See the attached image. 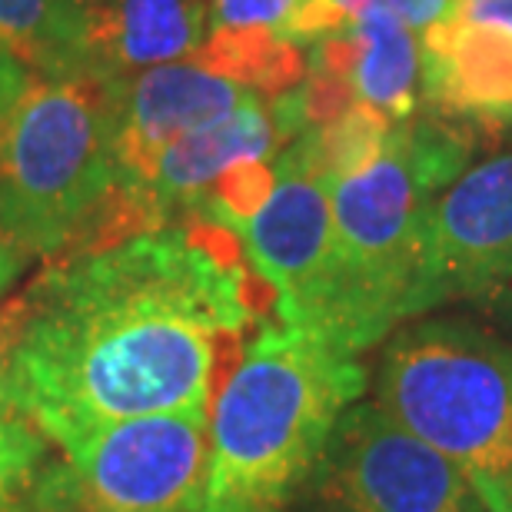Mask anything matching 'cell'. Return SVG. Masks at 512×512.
<instances>
[{
  "label": "cell",
  "mask_w": 512,
  "mask_h": 512,
  "mask_svg": "<svg viewBox=\"0 0 512 512\" xmlns=\"http://www.w3.org/2000/svg\"><path fill=\"white\" fill-rule=\"evenodd\" d=\"M310 64L340 74L356 100L393 120L419 117L426 110V54L419 30L393 14H366L333 37L316 40Z\"/></svg>",
  "instance_id": "obj_12"
},
{
  "label": "cell",
  "mask_w": 512,
  "mask_h": 512,
  "mask_svg": "<svg viewBox=\"0 0 512 512\" xmlns=\"http://www.w3.org/2000/svg\"><path fill=\"white\" fill-rule=\"evenodd\" d=\"M456 0H306L280 30L290 44H316L323 37L340 34L366 14H393L403 24L423 34L426 27L449 17Z\"/></svg>",
  "instance_id": "obj_16"
},
{
  "label": "cell",
  "mask_w": 512,
  "mask_h": 512,
  "mask_svg": "<svg viewBox=\"0 0 512 512\" xmlns=\"http://www.w3.org/2000/svg\"><path fill=\"white\" fill-rule=\"evenodd\" d=\"M473 127L436 110L393 127L370 167L333 183V310L326 340L363 356L406 323L433 207L473 167Z\"/></svg>",
  "instance_id": "obj_3"
},
{
  "label": "cell",
  "mask_w": 512,
  "mask_h": 512,
  "mask_svg": "<svg viewBox=\"0 0 512 512\" xmlns=\"http://www.w3.org/2000/svg\"><path fill=\"white\" fill-rule=\"evenodd\" d=\"M20 270H24V256L17 250H10L4 240H0V310L7 303V293L14 290V283L20 280Z\"/></svg>",
  "instance_id": "obj_22"
},
{
  "label": "cell",
  "mask_w": 512,
  "mask_h": 512,
  "mask_svg": "<svg viewBox=\"0 0 512 512\" xmlns=\"http://www.w3.org/2000/svg\"><path fill=\"white\" fill-rule=\"evenodd\" d=\"M0 47L30 74H90L87 0H0Z\"/></svg>",
  "instance_id": "obj_14"
},
{
  "label": "cell",
  "mask_w": 512,
  "mask_h": 512,
  "mask_svg": "<svg viewBox=\"0 0 512 512\" xmlns=\"http://www.w3.org/2000/svg\"><path fill=\"white\" fill-rule=\"evenodd\" d=\"M290 512H489L443 453L356 399Z\"/></svg>",
  "instance_id": "obj_8"
},
{
  "label": "cell",
  "mask_w": 512,
  "mask_h": 512,
  "mask_svg": "<svg viewBox=\"0 0 512 512\" xmlns=\"http://www.w3.org/2000/svg\"><path fill=\"white\" fill-rule=\"evenodd\" d=\"M30 77V70L20 64L14 54H7L4 47H0V117H4V110L14 104V97L24 90Z\"/></svg>",
  "instance_id": "obj_21"
},
{
  "label": "cell",
  "mask_w": 512,
  "mask_h": 512,
  "mask_svg": "<svg viewBox=\"0 0 512 512\" xmlns=\"http://www.w3.org/2000/svg\"><path fill=\"white\" fill-rule=\"evenodd\" d=\"M253 97V90L203 70L193 60H173L120 84L117 94V183L110 197H130L187 133L210 127Z\"/></svg>",
  "instance_id": "obj_10"
},
{
  "label": "cell",
  "mask_w": 512,
  "mask_h": 512,
  "mask_svg": "<svg viewBox=\"0 0 512 512\" xmlns=\"http://www.w3.org/2000/svg\"><path fill=\"white\" fill-rule=\"evenodd\" d=\"M446 24L456 27H496L512 34V0H456Z\"/></svg>",
  "instance_id": "obj_20"
},
{
  "label": "cell",
  "mask_w": 512,
  "mask_h": 512,
  "mask_svg": "<svg viewBox=\"0 0 512 512\" xmlns=\"http://www.w3.org/2000/svg\"><path fill=\"white\" fill-rule=\"evenodd\" d=\"M373 403L443 453L489 512H512V343L473 316L426 313L383 340Z\"/></svg>",
  "instance_id": "obj_5"
},
{
  "label": "cell",
  "mask_w": 512,
  "mask_h": 512,
  "mask_svg": "<svg viewBox=\"0 0 512 512\" xmlns=\"http://www.w3.org/2000/svg\"><path fill=\"white\" fill-rule=\"evenodd\" d=\"M306 0H210V27L273 30L280 34Z\"/></svg>",
  "instance_id": "obj_19"
},
{
  "label": "cell",
  "mask_w": 512,
  "mask_h": 512,
  "mask_svg": "<svg viewBox=\"0 0 512 512\" xmlns=\"http://www.w3.org/2000/svg\"><path fill=\"white\" fill-rule=\"evenodd\" d=\"M210 413L124 419L44 463L24 512H200Z\"/></svg>",
  "instance_id": "obj_6"
},
{
  "label": "cell",
  "mask_w": 512,
  "mask_h": 512,
  "mask_svg": "<svg viewBox=\"0 0 512 512\" xmlns=\"http://www.w3.org/2000/svg\"><path fill=\"white\" fill-rule=\"evenodd\" d=\"M366 386L360 356L303 326L263 323L213 406L200 512H290Z\"/></svg>",
  "instance_id": "obj_2"
},
{
  "label": "cell",
  "mask_w": 512,
  "mask_h": 512,
  "mask_svg": "<svg viewBox=\"0 0 512 512\" xmlns=\"http://www.w3.org/2000/svg\"><path fill=\"white\" fill-rule=\"evenodd\" d=\"M393 127L396 124L383 110L356 100L350 110H343L326 127L310 130L316 157H320V167L330 177V183L353 177V173L370 167L373 160H380L389 137H393Z\"/></svg>",
  "instance_id": "obj_17"
},
{
  "label": "cell",
  "mask_w": 512,
  "mask_h": 512,
  "mask_svg": "<svg viewBox=\"0 0 512 512\" xmlns=\"http://www.w3.org/2000/svg\"><path fill=\"white\" fill-rule=\"evenodd\" d=\"M90 74L127 84L173 60H190L210 34V0H87Z\"/></svg>",
  "instance_id": "obj_13"
},
{
  "label": "cell",
  "mask_w": 512,
  "mask_h": 512,
  "mask_svg": "<svg viewBox=\"0 0 512 512\" xmlns=\"http://www.w3.org/2000/svg\"><path fill=\"white\" fill-rule=\"evenodd\" d=\"M47 463V436L0 376V512H24L27 493Z\"/></svg>",
  "instance_id": "obj_18"
},
{
  "label": "cell",
  "mask_w": 512,
  "mask_h": 512,
  "mask_svg": "<svg viewBox=\"0 0 512 512\" xmlns=\"http://www.w3.org/2000/svg\"><path fill=\"white\" fill-rule=\"evenodd\" d=\"M426 110L473 127L512 130V34L496 27H426Z\"/></svg>",
  "instance_id": "obj_11"
},
{
  "label": "cell",
  "mask_w": 512,
  "mask_h": 512,
  "mask_svg": "<svg viewBox=\"0 0 512 512\" xmlns=\"http://www.w3.org/2000/svg\"><path fill=\"white\" fill-rule=\"evenodd\" d=\"M276 183L240 230L250 270L270 286L276 323L326 336L333 310V183L303 130L273 160Z\"/></svg>",
  "instance_id": "obj_9"
},
{
  "label": "cell",
  "mask_w": 512,
  "mask_h": 512,
  "mask_svg": "<svg viewBox=\"0 0 512 512\" xmlns=\"http://www.w3.org/2000/svg\"><path fill=\"white\" fill-rule=\"evenodd\" d=\"M117 94L30 74L0 117V240L24 260L87 247L117 183Z\"/></svg>",
  "instance_id": "obj_4"
},
{
  "label": "cell",
  "mask_w": 512,
  "mask_h": 512,
  "mask_svg": "<svg viewBox=\"0 0 512 512\" xmlns=\"http://www.w3.org/2000/svg\"><path fill=\"white\" fill-rule=\"evenodd\" d=\"M443 310L512 343V153L473 163L436 200L406 320Z\"/></svg>",
  "instance_id": "obj_7"
},
{
  "label": "cell",
  "mask_w": 512,
  "mask_h": 512,
  "mask_svg": "<svg viewBox=\"0 0 512 512\" xmlns=\"http://www.w3.org/2000/svg\"><path fill=\"white\" fill-rule=\"evenodd\" d=\"M190 60L210 74L253 90L263 100L293 90L306 74V57L300 54V47L273 30L210 27L207 40Z\"/></svg>",
  "instance_id": "obj_15"
},
{
  "label": "cell",
  "mask_w": 512,
  "mask_h": 512,
  "mask_svg": "<svg viewBox=\"0 0 512 512\" xmlns=\"http://www.w3.org/2000/svg\"><path fill=\"white\" fill-rule=\"evenodd\" d=\"M260 290L237 233L207 220L70 250L0 310V376L60 449L124 419L210 413Z\"/></svg>",
  "instance_id": "obj_1"
}]
</instances>
